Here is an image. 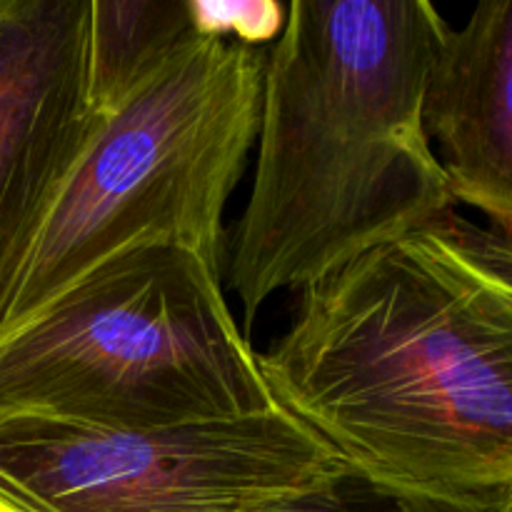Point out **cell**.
Returning <instances> with one entry per match:
<instances>
[{"mask_svg": "<svg viewBox=\"0 0 512 512\" xmlns=\"http://www.w3.org/2000/svg\"><path fill=\"white\" fill-rule=\"evenodd\" d=\"M450 25L428 0H293L263 80L228 288L253 320L455 208L423 120Z\"/></svg>", "mask_w": 512, "mask_h": 512, "instance_id": "cell-2", "label": "cell"}, {"mask_svg": "<svg viewBox=\"0 0 512 512\" xmlns=\"http://www.w3.org/2000/svg\"><path fill=\"white\" fill-rule=\"evenodd\" d=\"M268 55L200 33L93 135L0 295V335L103 260L180 245L220 268L225 205L248 168Z\"/></svg>", "mask_w": 512, "mask_h": 512, "instance_id": "cell-4", "label": "cell"}, {"mask_svg": "<svg viewBox=\"0 0 512 512\" xmlns=\"http://www.w3.org/2000/svg\"><path fill=\"white\" fill-rule=\"evenodd\" d=\"M200 33L195 0H90L88 93L95 115L118 110Z\"/></svg>", "mask_w": 512, "mask_h": 512, "instance_id": "cell-8", "label": "cell"}, {"mask_svg": "<svg viewBox=\"0 0 512 512\" xmlns=\"http://www.w3.org/2000/svg\"><path fill=\"white\" fill-rule=\"evenodd\" d=\"M260 368L350 468L512 500V233L450 208L368 250L303 290Z\"/></svg>", "mask_w": 512, "mask_h": 512, "instance_id": "cell-1", "label": "cell"}, {"mask_svg": "<svg viewBox=\"0 0 512 512\" xmlns=\"http://www.w3.org/2000/svg\"><path fill=\"white\" fill-rule=\"evenodd\" d=\"M343 465L283 408L143 430L0 415V512H273Z\"/></svg>", "mask_w": 512, "mask_h": 512, "instance_id": "cell-5", "label": "cell"}, {"mask_svg": "<svg viewBox=\"0 0 512 512\" xmlns=\"http://www.w3.org/2000/svg\"><path fill=\"white\" fill-rule=\"evenodd\" d=\"M423 120L455 203L512 233V0H485L448 30Z\"/></svg>", "mask_w": 512, "mask_h": 512, "instance_id": "cell-7", "label": "cell"}, {"mask_svg": "<svg viewBox=\"0 0 512 512\" xmlns=\"http://www.w3.org/2000/svg\"><path fill=\"white\" fill-rule=\"evenodd\" d=\"M275 410L220 268L180 245L115 253L0 335V415L143 430Z\"/></svg>", "mask_w": 512, "mask_h": 512, "instance_id": "cell-3", "label": "cell"}, {"mask_svg": "<svg viewBox=\"0 0 512 512\" xmlns=\"http://www.w3.org/2000/svg\"><path fill=\"white\" fill-rule=\"evenodd\" d=\"M273 512H512V500H463L420 493L343 465Z\"/></svg>", "mask_w": 512, "mask_h": 512, "instance_id": "cell-9", "label": "cell"}, {"mask_svg": "<svg viewBox=\"0 0 512 512\" xmlns=\"http://www.w3.org/2000/svg\"><path fill=\"white\" fill-rule=\"evenodd\" d=\"M88 38L90 0H0V295L98 125Z\"/></svg>", "mask_w": 512, "mask_h": 512, "instance_id": "cell-6", "label": "cell"}]
</instances>
